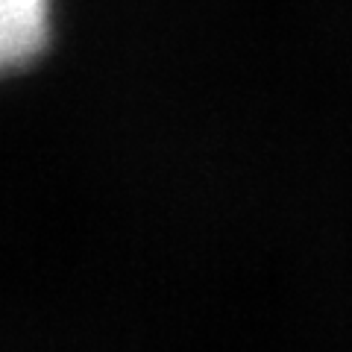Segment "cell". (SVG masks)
Instances as JSON below:
<instances>
[{"instance_id":"obj_1","label":"cell","mask_w":352,"mask_h":352,"mask_svg":"<svg viewBox=\"0 0 352 352\" xmlns=\"http://www.w3.org/2000/svg\"><path fill=\"white\" fill-rule=\"evenodd\" d=\"M50 0H0V76L30 65L47 41Z\"/></svg>"}]
</instances>
